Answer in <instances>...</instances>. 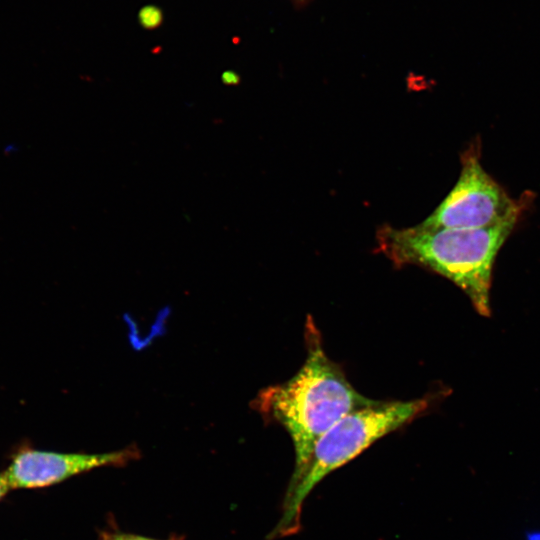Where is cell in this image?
Masks as SVG:
<instances>
[{
    "label": "cell",
    "instance_id": "obj_1",
    "mask_svg": "<svg viewBox=\"0 0 540 540\" xmlns=\"http://www.w3.org/2000/svg\"><path fill=\"white\" fill-rule=\"evenodd\" d=\"M310 332L308 355L300 370L286 382L263 389L255 402L292 439L295 468L287 493L304 475L319 439L346 414L373 401L354 389L326 356L315 331Z\"/></svg>",
    "mask_w": 540,
    "mask_h": 540
},
{
    "label": "cell",
    "instance_id": "obj_2",
    "mask_svg": "<svg viewBox=\"0 0 540 540\" xmlns=\"http://www.w3.org/2000/svg\"><path fill=\"white\" fill-rule=\"evenodd\" d=\"M518 219L513 216L475 229L387 226L379 230L377 239L380 251L395 264H416L446 277L481 315L489 316L495 258Z\"/></svg>",
    "mask_w": 540,
    "mask_h": 540
},
{
    "label": "cell",
    "instance_id": "obj_3",
    "mask_svg": "<svg viewBox=\"0 0 540 540\" xmlns=\"http://www.w3.org/2000/svg\"><path fill=\"white\" fill-rule=\"evenodd\" d=\"M428 399L372 401L333 425L317 442L307 469L296 487L286 493L284 511L274 537L300 528L301 510L312 489L328 474L354 459L386 434L407 424L428 407Z\"/></svg>",
    "mask_w": 540,
    "mask_h": 540
},
{
    "label": "cell",
    "instance_id": "obj_4",
    "mask_svg": "<svg viewBox=\"0 0 540 540\" xmlns=\"http://www.w3.org/2000/svg\"><path fill=\"white\" fill-rule=\"evenodd\" d=\"M459 179L436 210L421 224L433 228H484L520 216L525 202L509 197L482 168L478 146L461 156Z\"/></svg>",
    "mask_w": 540,
    "mask_h": 540
},
{
    "label": "cell",
    "instance_id": "obj_5",
    "mask_svg": "<svg viewBox=\"0 0 540 540\" xmlns=\"http://www.w3.org/2000/svg\"><path fill=\"white\" fill-rule=\"evenodd\" d=\"M136 446L101 453H61L38 449L20 450L5 471L11 489L42 488L100 467H119L140 456Z\"/></svg>",
    "mask_w": 540,
    "mask_h": 540
},
{
    "label": "cell",
    "instance_id": "obj_6",
    "mask_svg": "<svg viewBox=\"0 0 540 540\" xmlns=\"http://www.w3.org/2000/svg\"><path fill=\"white\" fill-rule=\"evenodd\" d=\"M161 20V12L153 6H147L140 12V22L146 28L157 27L161 23Z\"/></svg>",
    "mask_w": 540,
    "mask_h": 540
},
{
    "label": "cell",
    "instance_id": "obj_7",
    "mask_svg": "<svg viewBox=\"0 0 540 540\" xmlns=\"http://www.w3.org/2000/svg\"><path fill=\"white\" fill-rule=\"evenodd\" d=\"M102 540H156L149 537L129 533H105Z\"/></svg>",
    "mask_w": 540,
    "mask_h": 540
},
{
    "label": "cell",
    "instance_id": "obj_8",
    "mask_svg": "<svg viewBox=\"0 0 540 540\" xmlns=\"http://www.w3.org/2000/svg\"><path fill=\"white\" fill-rule=\"evenodd\" d=\"M11 490L3 472H0V499Z\"/></svg>",
    "mask_w": 540,
    "mask_h": 540
},
{
    "label": "cell",
    "instance_id": "obj_9",
    "mask_svg": "<svg viewBox=\"0 0 540 540\" xmlns=\"http://www.w3.org/2000/svg\"><path fill=\"white\" fill-rule=\"evenodd\" d=\"M528 540H540V532L531 533L528 535Z\"/></svg>",
    "mask_w": 540,
    "mask_h": 540
},
{
    "label": "cell",
    "instance_id": "obj_10",
    "mask_svg": "<svg viewBox=\"0 0 540 540\" xmlns=\"http://www.w3.org/2000/svg\"><path fill=\"white\" fill-rule=\"evenodd\" d=\"M170 540H178V539H174V538H173V539H170Z\"/></svg>",
    "mask_w": 540,
    "mask_h": 540
}]
</instances>
